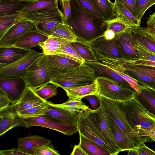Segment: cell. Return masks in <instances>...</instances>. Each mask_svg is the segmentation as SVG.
Here are the masks:
<instances>
[{"label":"cell","mask_w":155,"mask_h":155,"mask_svg":"<svg viewBox=\"0 0 155 155\" xmlns=\"http://www.w3.org/2000/svg\"><path fill=\"white\" fill-rule=\"evenodd\" d=\"M70 18L64 20L70 26L77 40L89 43L102 36L107 28L106 22L99 20L83 8L75 0H70Z\"/></svg>","instance_id":"6da1fadb"},{"label":"cell","mask_w":155,"mask_h":155,"mask_svg":"<svg viewBox=\"0 0 155 155\" xmlns=\"http://www.w3.org/2000/svg\"><path fill=\"white\" fill-rule=\"evenodd\" d=\"M136 92L133 98L124 101L125 114L131 127L142 141L154 142L155 114L141 104Z\"/></svg>","instance_id":"7a4b0ae2"},{"label":"cell","mask_w":155,"mask_h":155,"mask_svg":"<svg viewBox=\"0 0 155 155\" xmlns=\"http://www.w3.org/2000/svg\"><path fill=\"white\" fill-rule=\"evenodd\" d=\"M100 105L114 120L136 147L142 143L140 138L132 128L125 114L124 101L110 99L99 95Z\"/></svg>","instance_id":"3957f363"},{"label":"cell","mask_w":155,"mask_h":155,"mask_svg":"<svg viewBox=\"0 0 155 155\" xmlns=\"http://www.w3.org/2000/svg\"><path fill=\"white\" fill-rule=\"evenodd\" d=\"M96 80L94 71L84 63L67 73L52 78L50 82L64 89H71L91 84Z\"/></svg>","instance_id":"277c9868"},{"label":"cell","mask_w":155,"mask_h":155,"mask_svg":"<svg viewBox=\"0 0 155 155\" xmlns=\"http://www.w3.org/2000/svg\"><path fill=\"white\" fill-rule=\"evenodd\" d=\"M78 115L77 126L79 133L108 151L110 155H116L97 124L91 119L85 110H81Z\"/></svg>","instance_id":"5b68a950"},{"label":"cell","mask_w":155,"mask_h":155,"mask_svg":"<svg viewBox=\"0 0 155 155\" xmlns=\"http://www.w3.org/2000/svg\"><path fill=\"white\" fill-rule=\"evenodd\" d=\"M20 117L24 127L27 128L33 126L42 127L58 131L68 136H71L78 131L76 125L64 122L45 115Z\"/></svg>","instance_id":"8992f818"},{"label":"cell","mask_w":155,"mask_h":155,"mask_svg":"<svg viewBox=\"0 0 155 155\" xmlns=\"http://www.w3.org/2000/svg\"><path fill=\"white\" fill-rule=\"evenodd\" d=\"M124 72L136 80L140 87L155 90V67L134 64L115 61Z\"/></svg>","instance_id":"52a82bcc"},{"label":"cell","mask_w":155,"mask_h":155,"mask_svg":"<svg viewBox=\"0 0 155 155\" xmlns=\"http://www.w3.org/2000/svg\"><path fill=\"white\" fill-rule=\"evenodd\" d=\"M96 81L99 95L112 100L125 101L133 98L136 92L106 78L98 77Z\"/></svg>","instance_id":"ba28073f"},{"label":"cell","mask_w":155,"mask_h":155,"mask_svg":"<svg viewBox=\"0 0 155 155\" xmlns=\"http://www.w3.org/2000/svg\"><path fill=\"white\" fill-rule=\"evenodd\" d=\"M47 55L44 54L34 61L27 69L24 79L33 90L50 83L51 80L47 68Z\"/></svg>","instance_id":"9c48e42d"},{"label":"cell","mask_w":155,"mask_h":155,"mask_svg":"<svg viewBox=\"0 0 155 155\" xmlns=\"http://www.w3.org/2000/svg\"><path fill=\"white\" fill-rule=\"evenodd\" d=\"M89 44L98 61L106 60L124 61L120 49L114 38L107 40L102 36Z\"/></svg>","instance_id":"30bf717a"},{"label":"cell","mask_w":155,"mask_h":155,"mask_svg":"<svg viewBox=\"0 0 155 155\" xmlns=\"http://www.w3.org/2000/svg\"><path fill=\"white\" fill-rule=\"evenodd\" d=\"M34 50L7 66L0 68V78L14 77L24 78L27 68L36 60L44 55Z\"/></svg>","instance_id":"8fae6325"},{"label":"cell","mask_w":155,"mask_h":155,"mask_svg":"<svg viewBox=\"0 0 155 155\" xmlns=\"http://www.w3.org/2000/svg\"><path fill=\"white\" fill-rule=\"evenodd\" d=\"M90 118L98 126L104 137L115 152L116 155L120 152L114 138L112 129L103 107L100 105L96 110L88 108L85 110Z\"/></svg>","instance_id":"7c38bea8"},{"label":"cell","mask_w":155,"mask_h":155,"mask_svg":"<svg viewBox=\"0 0 155 155\" xmlns=\"http://www.w3.org/2000/svg\"><path fill=\"white\" fill-rule=\"evenodd\" d=\"M27 86L22 78H0V93L7 98L11 104L19 101Z\"/></svg>","instance_id":"4fadbf2b"},{"label":"cell","mask_w":155,"mask_h":155,"mask_svg":"<svg viewBox=\"0 0 155 155\" xmlns=\"http://www.w3.org/2000/svg\"><path fill=\"white\" fill-rule=\"evenodd\" d=\"M47 56V68L51 79L70 71L83 63L58 55L51 54Z\"/></svg>","instance_id":"5bb4252c"},{"label":"cell","mask_w":155,"mask_h":155,"mask_svg":"<svg viewBox=\"0 0 155 155\" xmlns=\"http://www.w3.org/2000/svg\"><path fill=\"white\" fill-rule=\"evenodd\" d=\"M35 28L31 21L21 16L0 39V47L13 46L18 38L27 31Z\"/></svg>","instance_id":"9a60e30c"},{"label":"cell","mask_w":155,"mask_h":155,"mask_svg":"<svg viewBox=\"0 0 155 155\" xmlns=\"http://www.w3.org/2000/svg\"><path fill=\"white\" fill-rule=\"evenodd\" d=\"M18 102L9 104L0 109L2 120L0 125V137L10 129L19 126L24 127L18 114Z\"/></svg>","instance_id":"2e32d148"},{"label":"cell","mask_w":155,"mask_h":155,"mask_svg":"<svg viewBox=\"0 0 155 155\" xmlns=\"http://www.w3.org/2000/svg\"><path fill=\"white\" fill-rule=\"evenodd\" d=\"M84 63L93 70L96 79L98 77L106 78L117 82L125 88L131 90H134L130 86L129 83L118 74L108 66L100 61H85Z\"/></svg>","instance_id":"e0dca14e"},{"label":"cell","mask_w":155,"mask_h":155,"mask_svg":"<svg viewBox=\"0 0 155 155\" xmlns=\"http://www.w3.org/2000/svg\"><path fill=\"white\" fill-rule=\"evenodd\" d=\"M130 28L114 37L124 61H134L140 59L138 52L135 47V41L130 32Z\"/></svg>","instance_id":"ac0fdd59"},{"label":"cell","mask_w":155,"mask_h":155,"mask_svg":"<svg viewBox=\"0 0 155 155\" xmlns=\"http://www.w3.org/2000/svg\"><path fill=\"white\" fill-rule=\"evenodd\" d=\"M49 36L38 31L35 28L27 31L17 40L13 46L31 51L32 47L45 41Z\"/></svg>","instance_id":"d6986e66"},{"label":"cell","mask_w":155,"mask_h":155,"mask_svg":"<svg viewBox=\"0 0 155 155\" xmlns=\"http://www.w3.org/2000/svg\"><path fill=\"white\" fill-rule=\"evenodd\" d=\"M18 148L27 155H35L40 147L51 143V141L38 135H35L18 138Z\"/></svg>","instance_id":"ffe728a7"},{"label":"cell","mask_w":155,"mask_h":155,"mask_svg":"<svg viewBox=\"0 0 155 155\" xmlns=\"http://www.w3.org/2000/svg\"><path fill=\"white\" fill-rule=\"evenodd\" d=\"M46 103L47 107L44 115L77 126L78 120V114L56 106L51 101L46 100Z\"/></svg>","instance_id":"44dd1931"},{"label":"cell","mask_w":155,"mask_h":155,"mask_svg":"<svg viewBox=\"0 0 155 155\" xmlns=\"http://www.w3.org/2000/svg\"><path fill=\"white\" fill-rule=\"evenodd\" d=\"M130 31L137 42L155 54V35L149 33L147 28L132 27L130 28Z\"/></svg>","instance_id":"7402d4cb"},{"label":"cell","mask_w":155,"mask_h":155,"mask_svg":"<svg viewBox=\"0 0 155 155\" xmlns=\"http://www.w3.org/2000/svg\"><path fill=\"white\" fill-rule=\"evenodd\" d=\"M30 51L14 46L0 47V68L7 66L27 54Z\"/></svg>","instance_id":"603a6c76"},{"label":"cell","mask_w":155,"mask_h":155,"mask_svg":"<svg viewBox=\"0 0 155 155\" xmlns=\"http://www.w3.org/2000/svg\"><path fill=\"white\" fill-rule=\"evenodd\" d=\"M105 112L111 126L114 138L120 152L128 151L135 147L134 145L113 118L106 111Z\"/></svg>","instance_id":"cb8c5ba5"},{"label":"cell","mask_w":155,"mask_h":155,"mask_svg":"<svg viewBox=\"0 0 155 155\" xmlns=\"http://www.w3.org/2000/svg\"><path fill=\"white\" fill-rule=\"evenodd\" d=\"M46 101L40 98L32 89L27 85L18 101V113L45 103Z\"/></svg>","instance_id":"d4e9b609"},{"label":"cell","mask_w":155,"mask_h":155,"mask_svg":"<svg viewBox=\"0 0 155 155\" xmlns=\"http://www.w3.org/2000/svg\"><path fill=\"white\" fill-rule=\"evenodd\" d=\"M63 15L58 7L40 10L21 16L23 18L32 22L35 26L40 23L57 16Z\"/></svg>","instance_id":"484cf974"},{"label":"cell","mask_w":155,"mask_h":155,"mask_svg":"<svg viewBox=\"0 0 155 155\" xmlns=\"http://www.w3.org/2000/svg\"><path fill=\"white\" fill-rule=\"evenodd\" d=\"M114 10L115 18L120 20L130 27L140 26L141 21L134 17L120 0H115Z\"/></svg>","instance_id":"4316f807"},{"label":"cell","mask_w":155,"mask_h":155,"mask_svg":"<svg viewBox=\"0 0 155 155\" xmlns=\"http://www.w3.org/2000/svg\"><path fill=\"white\" fill-rule=\"evenodd\" d=\"M29 2L15 0H2L0 2V16L20 15L21 10Z\"/></svg>","instance_id":"83f0119b"},{"label":"cell","mask_w":155,"mask_h":155,"mask_svg":"<svg viewBox=\"0 0 155 155\" xmlns=\"http://www.w3.org/2000/svg\"><path fill=\"white\" fill-rule=\"evenodd\" d=\"M58 0H33L29 2L21 10V16L40 10L58 6Z\"/></svg>","instance_id":"f1b7e54d"},{"label":"cell","mask_w":155,"mask_h":155,"mask_svg":"<svg viewBox=\"0 0 155 155\" xmlns=\"http://www.w3.org/2000/svg\"><path fill=\"white\" fill-rule=\"evenodd\" d=\"M136 94L141 104L149 111L155 114V90L140 87L139 92Z\"/></svg>","instance_id":"f546056e"},{"label":"cell","mask_w":155,"mask_h":155,"mask_svg":"<svg viewBox=\"0 0 155 155\" xmlns=\"http://www.w3.org/2000/svg\"><path fill=\"white\" fill-rule=\"evenodd\" d=\"M64 90L69 98L72 99H82L85 96L89 95H99L96 80L89 85Z\"/></svg>","instance_id":"4dcf8cb0"},{"label":"cell","mask_w":155,"mask_h":155,"mask_svg":"<svg viewBox=\"0 0 155 155\" xmlns=\"http://www.w3.org/2000/svg\"><path fill=\"white\" fill-rule=\"evenodd\" d=\"M79 133V145L87 155H110L105 149Z\"/></svg>","instance_id":"1f68e13d"},{"label":"cell","mask_w":155,"mask_h":155,"mask_svg":"<svg viewBox=\"0 0 155 155\" xmlns=\"http://www.w3.org/2000/svg\"><path fill=\"white\" fill-rule=\"evenodd\" d=\"M106 22L114 18V3L110 0H91Z\"/></svg>","instance_id":"d6a6232c"},{"label":"cell","mask_w":155,"mask_h":155,"mask_svg":"<svg viewBox=\"0 0 155 155\" xmlns=\"http://www.w3.org/2000/svg\"><path fill=\"white\" fill-rule=\"evenodd\" d=\"M70 44L77 53L85 61H98L88 43L77 40Z\"/></svg>","instance_id":"836d02e7"},{"label":"cell","mask_w":155,"mask_h":155,"mask_svg":"<svg viewBox=\"0 0 155 155\" xmlns=\"http://www.w3.org/2000/svg\"><path fill=\"white\" fill-rule=\"evenodd\" d=\"M70 42L71 41L64 39L49 36L48 39L39 46L42 49L44 54L47 55L54 54L62 45Z\"/></svg>","instance_id":"e575fe53"},{"label":"cell","mask_w":155,"mask_h":155,"mask_svg":"<svg viewBox=\"0 0 155 155\" xmlns=\"http://www.w3.org/2000/svg\"><path fill=\"white\" fill-rule=\"evenodd\" d=\"M101 63L108 66L123 78L127 81L130 86L137 93L139 92L140 87L137 81L126 74L120 66L114 60H106L100 61Z\"/></svg>","instance_id":"d590c367"},{"label":"cell","mask_w":155,"mask_h":155,"mask_svg":"<svg viewBox=\"0 0 155 155\" xmlns=\"http://www.w3.org/2000/svg\"><path fill=\"white\" fill-rule=\"evenodd\" d=\"M63 15L57 16L35 25L36 29L39 32L48 36H51L53 30L59 23H64Z\"/></svg>","instance_id":"8d00e7d4"},{"label":"cell","mask_w":155,"mask_h":155,"mask_svg":"<svg viewBox=\"0 0 155 155\" xmlns=\"http://www.w3.org/2000/svg\"><path fill=\"white\" fill-rule=\"evenodd\" d=\"M50 36L65 39L71 41L78 40L71 27L62 23L58 24Z\"/></svg>","instance_id":"74e56055"},{"label":"cell","mask_w":155,"mask_h":155,"mask_svg":"<svg viewBox=\"0 0 155 155\" xmlns=\"http://www.w3.org/2000/svg\"><path fill=\"white\" fill-rule=\"evenodd\" d=\"M70 42L62 45L54 53L58 55L84 63L85 61L77 53L70 45Z\"/></svg>","instance_id":"f35d334b"},{"label":"cell","mask_w":155,"mask_h":155,"mask_svg":"<svg viewBox=\"0 0 155 155\" xmlns=\"http://www.w3.org/2000/svg\"><path fill=\"white\" fill-rule=\"evenodd\" d=\"M81 99L69 98L68 100L64 103L54 104L56 106L78 114L81 111L80 110H85L89 107L88 106L82 101Z\"/></svg>","instance_id":"ab89813d"},{"label":"cell","mask_w":155,"mask_h":155,"mask_svg":"<svg viewBox=\"0 0 155 155\" xmlns=\"http://www.w3.org/2000/svg\"><path fill=\"white\" fill-rule=\"evenodd\" d=\"M58 87L55 85L47 84L35 90V93L41 99L46 101L48 98L56 96Z\"/></svg>","instance_id":"60d3db41"},{"label":"cell","mask_w":155,"mask_h":155,"mask_svg":"<svg viewBox=\"0 0 155 155\" xmlns=\"http://www.w3.org/2000/svg\"><path fill=\"white\" fill-rule=\"evenodd\" d=\"M106 22L107 29L112 30L114 33L115 36L123 33L127 29L131 27L120 20L115 18Z\"/></svg>","instance_id":"b9f144b4"},{"label":"cell","mask_w":155,"mask_h":155,"mask_svg":"<svg viewBox=\"0 0 155 155\" xmlns=\"http://www.w3.org/2000/svg\"><path fill=\"white\" fill-rule=\"evenodd\" d=\"M47 107V104L45 101V103L21 111L18 114L21 117L41 115L44 114Z\"/></svg>","instance_id":"7bdbcfd3"},{"label":"cell","mask_w":155,"mask_h":155,"mask_svg":"<svg viewBox=\"0 0 155 155\" xmlns=\"http://www.w3.org/2000/svg\"><path fill=\"white\" fill-rule=\"evenodd\" d=\"M84 9L96 18L106 22L104 19L97 11L91 0H75Z\"/></svg>","instance_id":"ee69618b"},{"label":"cell","mask_w":155,"mask_h":155,"mask_svg":"<svg viewBox=\"0 0 155 155\" xmlns=\"http://www.w3.org/2000/svg\"><path fill=\"white\" fill-rule=\"evenodd\" d=\"M155 4V0H136L138 13V19L141 21L144 14L149 8Z\"/></svg>","instance_id":"f6af8a7d"},{"label":"cell","mask_w":155,"mask_h":155,"mask_svg":"<svg viewBox=\"0 0 155 155\" xmlns=\"http://www.w3.org/2000/svg\"><path fill=\"white\" fill-rule=\"evenodd\" d=\"M135 47L138 52L140 59L155 62V54L143 47L136 41Z\"/></svg>","instance_id":"bcb514c9"},{"label":"cell","mask_w":155,"mask_h":155,"mask_svg":"<svg viewBox=\"0 0 155 155\" xmlns=\"http://www.w3.org/2000/svg\"><path fill=\"white\" fill-rule=\"evenodd\" d=\"M20 15H16L12 18L0 23V39L8 29L19 19Z\"/></svg>","instance_id":"7dc6e473"},{"label":"cell","mask_w":155,"mask_h":155,"mask_svg":"<svg viewBox=\"0 0 155 155\" xmlns=\"http://www.w3.org/2000/svg\"><path fill=\"white\" fill-rule=\"evenodd\" d=\"M51 143L41 146L36 151L35 155H59Z\"/></svg>","instance_id":"c3c4849f"},{"label":"cell","mask_w":155,"mask_h":155,"mask_svg":"<svg viewBox=\"0 0 155 155\" xmlns=\"http://www.w3.org/2000/svg\"><path fill=\"white\" fill-rule=\"evenodd\" d=\"M143 143L132 148L134 155H155L154 151L146 146Z\"/></svg>","instance_id":"681fc988"},{"label":"cell","mask_w":155,"mask_h":155,"mask_svg":"<svg viewBox=\"0 0 155 155\" xmlns=\"http://www.w3.org/2000/svg\"><path fill=\"white\" fill-rule=\"evenodd\" d=\"M133 15L138 19V13L136 7V0H120Z\"/></svg>","instance_id":"f907efd6"},{"label":"cell","mask_w":155,"mask_h":155,"mask_svg":"<svg viewBox=\"0 0 155 155\" xmlns=\"http://www.w3.org/2000/svg\"><path fill=\"white\" fill-rule=\"evenodd\" d=\"M91 104L92 110H95L99 107L100 105V101L98 96L95 95H89L84 97Z\"/></svg>","instance_id":"816d5d0a"},{"label":"cell","mask_w":155,"mask_h":155,"mask_svg":"<svg viewBox=\"0 0 155 155\" xmlns=\"http://www.w3.org/2000/svg\"><path fill=\"white\" fill-rule=\"evenodd\" d=\"M147 27L148 31L151 34L155 35V12L147 18Z\"/></svg>","instance_id":"f5cc1de1"},{"label":"cell","mask_w":155,"mask_h":155,"mask_svg":"<svg viewBox=\"0 0 155 155\" xmlns=\"http://www.w3.org/2000/svg\"><path fill=\"white\" fill-rule=\"evenodd\" d=\"M62 7V13L64 16V20L69 18L71 15V9L69 1H64L61 4Z\"/></svg>","instance_id":"db71d44e"},{"label":"cell","mask_w":155,"mask_h":155,"mask_svg":"<svg viewBox=\"0 0 155 155\" xmlns=\"http://www.w3.org/2000/svg\"><path fill=\"white\" fill-rule=\"evenodd\" d=\"M0 155H27L20 151L18 148L5 150H0Z\"/></svg>","instance_id":"11a10c76"},{"label":"cell","mask_w":155,"mask_h":155,"mask_svg":"<svg viewBox=\"0 0 155 155\" xmlns=\"http://www.w3.org/2000/svg\"><path fill=\"white\" fill-rule=\"evenodd\" d=\"M127 63L134 64L150 66L155 67V62L153 61L139 59L134 61H124Z\"/></svg>","instance_id":"9f6ffc18"},{"label":"cell","mask_w":155,"mask_h":155,"mask_svg":"<svg viewBox=\"0 0 155 155\" xmlns=\"http://www.w3.org/2000/svg\"><path fill=\"white\" fill-rule=\"evenodd\" d=\"M70 154L71 155H87V154L80 147L79 144L75 145Z\"/></svg>","instance_id":"6f0895ef"},{"label":"cell","mask_w":155,"mask_h":155,"mask_svg":"<svg viewBox=\"0 0 155 155\" xmlns=\"http://www.w3.org/2000/svg\"><path fill=\"white\" fill-rule=\"evenodd\" d=\"M115 36V34L114 32L110 29H107L103 36L105 39L107 40L114 39Z\"/></svg>","instance_id":"680465c9"},{"label":"cell","mask_w":155,"mask_h":155,"mask_svg":"<svg viewBox=\"0 0 155 155\" xmlns=\"http://www.w3.org/2000/svg\"><path fill=\"white\" fill-rule=\"evenodd\" d=\"M10 104L9 101L7 98L0 93V105L5 107Z\"/></svg>","instance_id":"91938a15"},{"label":"cell","mask_w":155,"mask_h":155,"mask_svg":"<svg viewBox=\"0 0 155 155\" xmlns=\"http://www.w3.org/2000/svg\"><path fill=\"white\" fill-rule=\"evenodd\" d=\"M16 15H4L0 16V23L13 17Z\"/></svg>","instance_id":"94428289"},{"label":"cell","mask_w":155,"mask_h":155,"mask_svg":"<svg viewBox=\"0 0 155 155\" xmlns=\"http://www.w3.org/2000/svg\"><path fill=\"white\" fill-rule=\"evenodd\" d=\"M70 0H58V1H59L60 2V4L61 5L63 2L65 1H69Z\"/></svg>","instance_id":"6125c7cd"},{"label":"cell","mask_w":155,"mask_h":155,"mask_svg":"<svg viewBox=\"0 0 155 155\" xmlns=\"http://www.w3.org/2000/svg\"><path fill=\"white\" fill-rule=\"evenodd\" d=\"M15 0L24 1H26V2H30V1H32L33 0Z\"/></svg>","instance_id":"be15d7a7"},{"label":"cell","mask_w":155,"mask_h":155,"mask_svg":"<svg viewBox=\"0 0 155 155\" xmlns=\"http://www.w3.org/2000/svg\"><path fill=\"white\" fill-rule=\"evenodd\" d=\"M4 107H5V106L0 105V109Z\"/></svg>","instance_id":"e7e4bbea"},{"label":"cell","mask_w":155,"mask_h":155,"mask_svg":"<svg viewBox=\"0 0 155 155\" xmlns=\"http://www.w3.org/2000/svg\"><path fill=\"white\" fill-rule=\"evenodd\" d=\"M2 120V118L1 117H0V125L1 124V122Z\"/></svg>","instance_id":"03108f58"},{"label":"cell","mask_w":155,"mask_h":155,"mask_svg":"<svg viewBox=\"0 0 155 155\" xmlns=\"http://www.w3.org/2000/svg\"><path fill=\"white\" fill-rule=\"evenodd\" d=\"M2 0H0V2H1Z\"/></svg>","instance_id":"003e7915"}]
</instances>
